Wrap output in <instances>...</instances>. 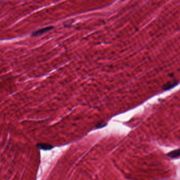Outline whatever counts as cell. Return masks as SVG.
Masks as SVG:
<instances>
[{"mask_svg": "<svg viewBox=\"0 0 180 180\" xmlns=\"http://www.w3.org/2000/svg\"><path fill=\"white\" fill-rule=\"evenodd\" d=\"M53 29V27H52V26L46 27H44V28L42 29L39 30H38L37 31L33 33H32V37H37V36H39V35L43 34V33H44L45 32H48V31H50V30Z\"/></svg>", "mask_w": 180, "mask_h": 180, "instance_id": "6da1fadb", "label": "cell"}, {"mask_svg": "<svg viewBox=\"0 0 180 180\" xmlns=\"http://www.w3.org/2000/svg\"><path fill=\"white\" fill-rule=\"evenodd\" d=\"M178 84V82L176 81H169L167 82L165 84H164L163 86V91H167V90H171L172 88L174 87L175 86H176Z\"/></svg>", "mask_w": 180, "mask_h": 180, "instance_id": "7a4b0ae2", "label": "cell"}, {"mask_svg": "<svg viewBox=\"0 0 180 180\" xmlns=\"http://www.w3.org/2000/svg\"><path fill=\"white\" fill-rule=\"evenodd\" d=\"M167 155L171 158H176L180 157V148L171 151L167 154Z\"/></svg>", "mask_w": 180, "mask_h": 180, "instance_id": "3957f363", "label": "cell"}, {"mask_svg": "<svg viewBox=\"0 0 180 180\" xmlns=\"http://www.w3.org/2000/svg\"><path fill=\"white\" fill-rule=\"evenodd\" d=\"M37 148L44 150H50L51 149L53 148V146H51L48 144H45V143H40L38 144L37 145Z\"/></svg>", "mask_w": 180, "mask_h": 180, "instance_id": "277c9868", "label": "cell"}, {"mask_svg": "<svg viewBox=\"0 0 180 180\" xmlns=\"http://www.w3.org/2000/svg\"><path fill=\"white\" fill-rule=\"evenodd\" d=\"M106 125V123H105V122H101V123H98V124H97V125L96 126V127H97V128H101V127H105Z\"/></svg>", "mask_w": 180, "mask_h": 180, "instance_id": "5b68a950", "label": "cell"}, {"mask_svg": "<svg viewBox=\"0 0 180 180\" xmlns=\"http://www.w3.org/2000/svg\"><path fill=\"white\" fill-rule=\"evenodd\" d=\"M122 1H125V0H122Z\"/></svg>", "mask_w": 180, "mask_h": 180, "instance_id": "8992f818", "label": "cell"}]
</instances>
